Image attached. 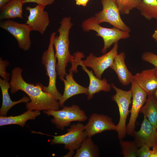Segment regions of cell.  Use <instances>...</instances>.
<instances>
[{"mask_svg": "<svg viewBox=\"0 0 157 157\" xmlns=\"http://www.w3.org/2000/svg\"><path fill=\"white\" fill-rule=\"evenodd\" d=\"M23 69L19 67L14 68L11 72L10 84L11 93L19 90L25 93L31 101L26 104V108L30 110L48 111L59 109V102L50 94L44 92L40 83L36 85L26 82L22 76Z\"/></svg>", "mask_w": 157, "mask_h": 157, "instance_id": "obj_1", "label": "cell"}, {"mask_svg": "<svg viewBox=\"0 0 157 157\" xmlns=\"http://www.w3.org/2000/svg\"><path fill=\"white\" fill-rule=\"evenodd\" d=\"M60 26L57 30L59 35L55 36L53 40L55 55L57 62L56 71L59 78L62 81L66 75V68L68 63L72 65L74 56L71 55L69 51V33L73 24L70 17H63L60 22Z\"/></svg>", "mask_w": 157, "mask_h": 157, "instance_id": "obj_2", "label": "cell"}, {"mask_svg": "<svg viewBox=\"0 0 157 157\" xmlns=\"http://www.w3.org/2000/svg\"><path fill=\"white\" fill-rule=\"evenodd\" d=\"M118 42L114 44L113 47L109 51L104 55L97 57L93 53H91L84 60H81L85 56L83 53L77 51L73 55L74 60L69 70L76 73L77 67L79 65L89 67L92 69L97 78L101 79L102 74L106 69L112 65L115 58L118 54Z\"/></svg>", "mask_w": 157, "mask_h": 157, "instance_id": "obj_3", "label": "cell"}, {"mask_svg": "<svg viewBox=\"0 0 157 157\" xmlns=\"http://www.w3.org/2000/svg\"><path fill=\"white\" fill-rule=\"evenodd\" d=\"M81 27L85 32L93 31L97 33L96 35L102 38L104 46L101 50L103 54L113 44L121 39H126L130 37L129 33L113 27L112 28L104 27L97 23L94 16L88 18L82 22Z\"/></svg>", "mask_w": 157, "mask_h": 157, "instance_id": "obj_4", "label": "cell"}, {"mask_svg": "<svg viewBox=\"0 0 157 157\" xmlns=\"http://www.w3.org/2000/svg\"><path fill=\"white\" fill-rule=\"evenodd\" d=\"M56 32L50 35L49 42L47 49L43 53L42 62L46 70V75L49 77V83L47 86H41L43 90L50 94L56 100H59L62 95L58 91L56 86L57 73L56 71V58L53 48V40Z\"/></svg>", "mask_w": 157, "mask_h": 157, "instance_id": "obj_5", "label": "cell"}, {"mask_svg": "<svg viewBox=\"0 0 157 157\" xmlns=\"http://www.w3.org/2000/svg\"><path fill=\"white\" fill-rule=\"evenodd\" d=\"M67 131V132L64 134L53 136V138L51 140L50 142L51 144H64V148L69 151L63 157H71L87 136L85 131V125L81 123H78L71 125Z\"/></svg>", "mask_w": 157, "mask_h": 157, "instance_id": "obj_6", "label": "cell"}, {"mask_svg": "<svg viewBox=\"0 0 157 157\" xmlns=\"http://www.w3.org/2000/svg\"><path fill=\"white\" fill-rule=\"evenodd\" d=\"M60 110H44L43 112L53 118L51 122L57 128L63 130L65 127L68 126L73 121L84 122L88 119L85 112L76 105L70 106H63Z\"/></svg>", "mask_w": 157, "mask_h": 157, "instance_id": "obj_7", "label": "cell"}, {"mask_svg": "<svg viewBox=\"0 0 157 157\" xmlns=\"http://www.w3.org/2000/svg\"><path fill=\"white\" fill-rule=\"evenodd\" d=\"M102 10L96 13L94 17L97 23L107 22L113 27L123 31L131 32L130 28L123 21L115 0H101Z\"/></svg>", "mask_w": 157, "mask_h": 157, "instance_id": "obj_8", "label": "cell"}, {"mask_svg": "<svg viewBox=\"0 0 157 157\" xmlns=\"http://www.w3.org/2000/svg\"><path fill=\"white\" fill-rule=\"evenodd\" d=\"M111 87L115 91L116 93L113 96L112 99L117 104L119 113V120L116 125V131L118 133V137L120 140L124 138L126 133V121L129 114L130 105L131 104L132 97V92L130 90L125 91L118 88L113 83Z\"/></svg>", "mask_w": 157, "mask_h": 157, "instance_id": "obj_9", "label": "cell"}, {"mask_svg": "<svg viewBox=\"0 0 157 157\" xmlns=\"http://www.w3.org/2000/svg\"><path fill=\"white\" fill-rule=\"evenodd\" d=\"M0 27L15 37L20 48L25 51L29 49L31 44L30 33L32 30L29 25L7 19L1 22Z\"/></svg>", "mask_w": 157, "mask_h": 157, "instance_id": "obj_10", "label": "cell"}, {"mask_svg": "<svg viewBox=\"0 0 157 157\" xmlns=\"http://www.w3.org/2000/svg\"><path fill=\"white\" fill-rule=\"evenodd\" d=\"M132 104L130 110L131 116L126 126V133L132 136L135 128V124L140 111L145 103L148 94L134 81L131 83Z\"/></svg>", "mask_w": 157, "mask_h": 157, "instance_id": "obj_11", "label": "cell"}, {"mask_svg": "<svg viewBox=\"0 0 157 157\" xmlns=\"http://www.w3.org/2000/svg\"><path fill=\"white\" fill-rule=\"evenodd\" d=\"M44 8L37 5L33 8L28 6L25 8L29 13L26 24L32 31H37L41 34H44L50 23L48 13L44 11Z\"/></svg>", "mask_w": 157, "mask_h": 157, "instance_id": "obj_12", "label": "cell"}, {"mask_svg": "<svg viewBox=\"0 0 157 157\" xmlns=\"http://www.w3.org/2000/svg\"><path fill=\"white\" fill-rule=\"evenodd\" d=\"M87 136L91 137L95 134L106 131H116V126L112 119L103 114L93 113L85 125Z\"/></svg>", "mask_w": 157, "mask_h": 157, "instance_id": "obj_13", "label": "cell"}, {"mask_svg": "<svg viewBox=\"0 0 157 157\" xmlns=\"http://www.w3.org/2000/svg\"><path fill=\"white\" fill-rule=\"evenodd\" d=\"M157 129L144 115L140 129L137 131H135L132 136L139 147L142 146L153 147L157 145Z\"/></svg>", "mask_w": 157, "mask_h": 157, "instance_id": "obj_14", "label": "cell"}, {"mask_svg": "<svg viewBox=\"0 0 157 157\" xmlns=\"http://www.w3.org/2000/svg\"><path fill=\"white\" fill-rule=\"evenodd\" d=\"M133 80L148 95L153 94L157 88V68L137 73L133 75Z\"/></svg>", "mask_w": 157, "mask_h": 157, "instance_id": "obj_15", "label": "cell"}, {"mask_svg": "<svg viewBox=\"0 0 157 157\" xmlns=\"http://www.w3.org/2000/svg\"><path fill=\"white\" fill-rule=\"evenodd\" d=\"M67 74L63 82L64 84L63 93L59 100V103L60 107H62L65 102L68 99L74 95L84 94L87 95L88 88L83 86L78 83L73 78V73L71 70Z\"/></svg>", "mask_w": 157, "mask_h": 157, "instance_id": "obj_16", "label": "cell"}, {"mask_svg": "<svg viewBox=\"0 0 157 157\" xmlns=\"http://www.w3.org/2000/svg\"><path fill=\"white\" fill-rule=\"evenodd\" d=\"M125 54L122 52L115 57L113 64L110 68L116 73L118 79L123 85L126 86L131 83L133 75L129 71L126 65Z\"/></svg>", "mask_w": 157, "mask_h": 157, "instance_id": "obj_17", "label": "cell"}, {"mask_svg": "<svg viewBox=\"0 0 157 157\" xmlns=\"http://www.w3.org/2000/svg\"><path fill=\"white\" fill-rule=\"evenodd\" d=\"M81 66L82 67V69L86 73L89 77L90 83L88 87V100L92 99L95 94L101 91L107 92L110 91L111 85L108 83L106 78L99 79L94 75L93 71L89 70L83 65Z\"/></svg>", "mask_w": 157, "mask_h": 157, "instance_id": "obj_18", "label": "cell"}, {"mask_svg": "<svg viewBox=\"0 0 157 157\" xmlns=\"http://www.w3.org/2000/svg\"><path fill=\"white\" fill-rule=\"evenodd\" d=\"M0 87L2 94V103L0 110V116H6L8 111L15 105L21 103H27L31 100L28 97L24 96L17 101L11 100L8 93V89L10 88V83L0 78Z\"/></svg>", "mask_w": 157, "mask_h": 157, "instance_id": "obj_19", "label": "cell"}, {"mask_svg": "<svg viewBox=\"0 0 157 157\" xmlns=\"http://www.w3.org/2000/svg\"><path fill=\"white\" fill-rule=\"evenodd\" d=\"M22 0H12L0 8V19L23 18Z\"/></svg>", "mask_w": 157, "mask_h": 157, "instance_id": "obj_20", "label": "cell"}, {"mask_svg": "<svg viewBox=\"0 0 157 157\" xmlns=\"http://www.w3.org/2000/svg\"><path fill=\"white\" fill-rule=\"evenodd\" d=\"M40 111L28 110L24 113L16 116H0V126L9 124H17L24 127L29 120L34 119L40 114Z\"/></svg>", "mask_w": 157, "mask_h": 157, "instance_id": "obj_21", "label": "cell"}, {"mask_svg": "<svg viewBox=\"0 0 157 157\" xmlns=\"http://www.w3.org/2000/svg\"><path fill=\"white\" fill-rule=\"evenodd\" d=\"M140 113H143L157 129V100L153 94L148 95L147 100Z\"/></svg>", "mask_w": 157, "mask_h": 157, "instance_id": "obj_22", "label": "cell"}, {"mask_svg": "<svg viewBox=\"0 0 157 157\" xmlns=\"http://www.w3.org/2000/svg\"><path fill=\"white\" fill-rule=\"evenodd\" d=\"M99 151L97 145L94 144L91 138L87 136L82 141L80 147L76 150L74 157H97Z\"/></svg>", "mask_w": 157, "mask_h": 157, "instance_id": "obj_23", "label": "cell"}, {"mask_svg": "<svg viewBox=\"0 0 157 157\" xmlns=\"http://www.w3.org/2000/svg\"><path fill=\"white\" fill-rule=\"evenodd\" d=\"M136 8L146 19H157V0H142Z\"/></svg>", "mask_w": 157, "mask_h": 157, "instance_id": "obj_24", "label": "cell"}, {"mask_svg": "<svg viewBox=\"0 0 157 157\" xmlns=\"http://www.w3.org/2000/svg\"><path fill=\"white\" fill-rule=\"evenodd\" d=\"M120 144L122 148V154L124 157H136L139 147L135 141H124L121 140Z\"/></svg>", "mask_w": 157, "mask_h": 157, "instance_id": "obj_25", "label": "cell"}, {"mask_svg": "<svg viewBox=\"0 0 157 157\" xmlns=\"http://www.w3.org/2000/svg\"><path fill=\"white\" fill-rule=\"evenodd\" d=\"M142 0H115L121 15L129 14L133 9L137 8Z\"/></svg>", "mask_w": 157, "mask_h": 157, "instance_id": "obj_26", "label": "cell"}, {"mask_svg": "<svg viewBox=\"0 0 157 157\" xmlns=\"http://www.w3.org/2000/svg\"><path fill=\"white\" fill-rule=\"evenodd\" d=\"M9 62L7 60H3L1 57L0 58V75L3 79L8 82L10 74L8 73L6 71V67L9 65Z\"/></svg>", "mask_w": 157, "mask_h": 157, "instance_id": "obj_27", "label": "cell"}, {"mask_svg": "<svg viewBox=\"0 0 157 157\" xmlns=\"http://www.w3.org/2000/svg\"><path fill=\"white\" fill-rule=\"evenodd\" d=\"M142 60L153 65L157 68V54L150 52L144 53L142 56Z\"/></svg>", "mask_w": 157, "mask_h": 157, "instance_id": "obj_28", "label": "cell"}, {"mask_svg": "<svg viewBox=\"0 0 157 157\" xmlns=\"http://www.w3.org/2000/svg\"><path fill=\"white\" fill-rule=\"evenodd\" d=\"M55 0H22L23 4L28 3H34L37 5L42 6L44 8L47 6L52 4Z\"/></svg>", "mask_w": 157, "mask_h": 157, "instance_id": "obj_29", "label": "cell"}, {"mask_svg": "<svg viewBox=\"0 0 157 157\" xmlns=\"http://www.w3.org/2000/svg\"><path fill=\"white\" fill-rule=\"evenodd\" d=\"M151 150L150 147L146 146H142L138 149L137 156L138 157H150Z\"/></svg>", "mask_w": 157, "mask_h": 157, "instance_id": "obj_30", "label": "cell"}, {"mask_svg": "<svg viewBox=\"0 0 157 157\" xmlns=\"http://www.w3.org/2000/svg\"><path fill=\"white\" fill-rule=\"evenodd\" d=\"M76 4L83 7L86 6L90 0H75Z\"/></svg>", "mask_w": 157, "mask_h": 157, "instance_id": "obj_31", "label": "cell"}, {"mask_svg": "<svg viewBox=\"0 0 157 157\" xmlns=\"http://www.w3.org/2000/svg\"><path fill=\"white\" fill-rule=\"evenodd\" d=\"M151 150L150 157H157V145L153 147Z\"/></svg>", "mask_w": 157, "mask_h": 157, "instance_id": "obj_32", "label": "cell"}, {"mask_svg": "<svg viewBox=\"0 0 157 157\" xmlns=\"http://www.w3.org/2000/svg\"><path fill=\"white\" fill-rule=\"evenodd\" d=\"M12 0H0V8Z\"/></svg>", "mask_w": 157, "mask_h": 157, "instance_id": "obj_33", "label": "cell"}, {"mask_svg": "<svg viewBox=\"0 0 157 157\" xmlns=\"http://www.w3.org/2000/svg\"><path fill=\"white\" fill-rule=\"evenodd\" d=\"M152 36V38L157 42V29L155 30Z\"/></svg>", "mask_w": 157, "mask_h": 157, "instance_id": "obj_34", "label": "cell"}, {"mask_svg": "<svg viewBox=\"0 0 157 157\" xmlns=\"http://www.w3.org/2000/svg\"><path fill=\"white\" fill-rule=\"evenodd\" d=\"M153 94H154L155 97L156 99V100H157V88L154 92Z\"/></svg>", "mask_w": 157, "mask_h": 157, "instance_id": "obj_35", "label": "cell"}]
</instances>
